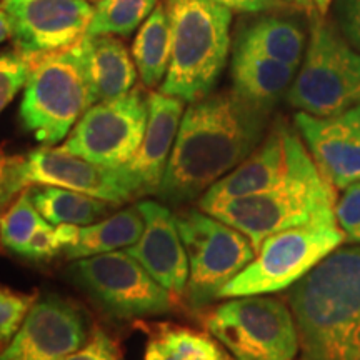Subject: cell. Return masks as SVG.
<instances>
[{
	"label": "cell",
	"instance_id": "obj_16",
	"mask_svg": "<svg viewBox=\"0 0 360 360\" xmlns=\"http://www.w3.org/2000/svg\"><path fill=\"white\" fill-rule=\"evenodd\" d=\"M300 134L319 172L334 188L360 180V105L328 117L305 112L294 115Z\"/></svg>",
	"mask_w": 360,
	"mask_h": 360
},
{
	"label": "cell",
	"instance_id": "obj_37",
	"mask_svg": "<svg viewBox=\"0 0 360 360\" xmlns=\"http://www.w3.org/2000/svg\"><path fill=\"white\" fill-rule=\"evenodd\" d=\"M6 165H7V157L0 150V193H2V184H4V175H6Z\"/></svg>",
	"mask_w": 360,
	"mask_h": 360
},
{
	"label": "cell",
	"instance_id": "obj_19",
	"mask_svg": "<svg viewBox=\"0 0 360 360\" xmlns=\"http://www.w3.org/2000/svg\"><path fill=\"white\" fill-rule=\"evenodd\" d=\"M94 101H112L134 89L137 65L117 35H85L80 40Z\"/></svg>",
	"mask_w": 360,
	"mask_h": 360
},
{
	"label": "cell",
	"instance_id": "obj_15",
	"mask_svg": "<svg viewBox=\"0 0 360 360\" xmlns=\"http://www.w3.org/2000/svg\"><path fill=\"white\" fill-rule=\"evenodd\" d=\"M304 147L297 129H292L283 119H277L259 147L200 197L199 209L209 212L225 202L267 191L285 177Z\"/></svg>",
	"mask_w": 360,
	"mask_h": 360
},
{
	"label": "cell",
	"instance_id": "obj_23",
	"mask_svg": "<svg viewBox=\"0 0 360 360\" xmlns=\"http://www.w3.org/2000/svg\"><path fill=\"white\" fill-rule=\"evenodd\" d=\"M143 360H232L219 340L193 328L157 323L148 328Z\"/></svg>",
	"mask_w": 360,
	"mask_h": 360
},
{
	"label": "cell",
	"instance_id": "obj_29",
	"mask_svg": "<svg viewBox=\"0 0 360 360\" xmlns=\"http://www.w3.org/2000/svg\"><path fill=\"white\" fill-rule=\"evenodd\" d=\"M32 69V58L17 51L0 52V114L13 101L22 87H25Z\"/></svg>",
	"mask_w": 360,
	"mask_h": 360
},
{
	"label": "cell",
	"instance_id": "obj_5",
	"mask_svg": "<svg viewBox=\"0 0 360 360\" xmlns=\"http://www.w3.org/2000/svg\"><path fill=\"white\" fill-rule=\"evenodd\" d=\"M94 103L80 42L32 58L20 120L35 141L47 147L62 142Z\"/></svg>",
	"mask_w": 360,
	"mask_h": 360
},
{
	"label": "cell",
	"instance_id": "obj_26",
	"mask_svg": "<svg viewBox=\"0 0 360 360\" xmlns=\"http://www.w3.org/2000/svg\"><path fill=\"white\" fill-rule=\"evenodd\" d=\"M160 0H97L87 35L129 37L148 19Z\"/></svg>",
	"mask_w": 360,
	"mask_h": 360
},
{
	"label": "cell",
	"instance_id": "obj_18",
	"mask_svg": "<svg viewBox=\"0 0 360 360\" xmlns=\"http://www.w3.org/2000/svg\"><path fill=\"white\" fill-rule=\"evenodd\" d=\"M147 103L148 117L142 143L134 159L124 165L139 197L159 192L186 112L182 98L164 92H150Z\"/></svg>",
	"mask_w": 360,
	"mask_h": 360
},
{
	"label": "cell",
	"instance_id": "obj_2",
	"mask_svg": "<svg viewBox=\"0 0 360 360\" xmlns=\"http://www.w3.org/2000/svg\"><path fill=\"white\" fill-rule=\"evenodd\" d=\"M299 360H360V249L332 252L289 294Z\"/></svg>",
	"mask_w": 360,
	"mask_h": 360
},
{
	"label": "cell",
	"instance_id": "obj_6",
	"mask_svg": "<svg viewBox=\"0 0 360 360\" xmlns=\"http://www.w3.org/2000/svg\"><path fill=\"white\" fill-rule=\"evenodd\" d=\"M287 101L315 117L340 114L360 105V53L339 29L315 17L300 72Z\"/></svg>",
	"mask_w": 360,
	"mask_h": 360
},
{
	"label": "cell",
	"instance_id": "obj_24",
	"mask_svg": "<svg viewBox=\"0 0 360 360\" xmlns=\"http://www.w3.org/2000/svg\"><path fill=\"white\" fill-rule=\"evenodd\" d=\"M236 44L292 67L300 65L307 47L300 25L277 15H264L250 22L238 34Z\"/></svg>",
	"mask_w": 360,
	"mask_h": 360
},
{
	"label": "cell",
	"instance_id": "obj_14",
	"mask_svg": "<svg viewBox=\"0 0 360 360\" xmlns=\"http://www.w3.org/2000/svg\"><path fill=\"white\" fill-rule=\"evenodd\" d=\"M89 339L84 310L72 300L45 295L27 314L0 360H64Z\"/></svg>",
	"mask_w": 360,
	"mask_h": 360
},
{
	"label": "cell",
	"instance_id": "obj_32",
	"mask_svg": "<svg viewBox=\"0 0 360 360\" xmlns=\"http://www.w3.org/2000/svg\"><path fill=\"white\" fill-rule=\"evenodd\" d=\"M58 252H62L60 238L57 236L56 227L49 224L47 220L40 225L30 240L27 242L22 257L32 260H47L56 257Z\"/></svg>",
	"mask_w": 360,
	"mask_h": 360
},
{
	"label": "cell",
	"instance_id": "obj_11",
	"mask_svg": "<svg viewBox=\"0 0 360 360\" xmlns=\"http://www.w3.org/2000/svg\"><path fill=\"white\" fill-rule=\"evenodd\" d=\"M70 272L103 310L119 319L169 314L177 302L125 250L79 259Z\"/></svg>",
	"mask_w": 360,
	"mask_h": 360
},
{
	"label": "cell",
	"instance_id": "obj_7",
	"mask_svg": "<svg viewBox=\"0 0 360 360\" xmlns=\"http://www.w3.org/2000/svg\"><path fill=\"white\" fill-rule=\"evenodd\" d=\"M344 240L335 222H314L272 233L264 238L254 260L224 287L220 299L289 289Z\"/></svg>",
	"mask_w": 360,
	"mask_h": 360
},
{
	"label": "cell",
	"instance_id": "obj_17",
	"mask_svg": "<svg viewBox=\"0 0 360 360\" xmlns=\"http://www.w3.org/2000/svg\"><path fill=\"white\" fill-rule=\"evenodd\" d=\"M137 209L143 217V232L125 252L179 300L187 290L188 259L175 214L154 200L139 202Z\"/></svg>",
	"mask_w": 360,
	"mask_h": 360
},
{
	"label": "cell",
	"instance_id": "obj_36",
	"mask_svg": "<svg viewBox=\"0 0 360 360\" xmlns=\"http://www.w3.org/2000/svg\"><path fill=\"white\" fill-rule=\"evenodd\" d=\"M312 2H314V6L317 7V12L319 13H321V15H326L327 11H328V7H330L332 0H312Z\"/></svg>",
	"mask_w": 360,
	"mask_h": 360
},
{
	"label": "cell",
	"instance_id": "obj_25",
	"mask_svg": "<svg viewBox=\"0 0 360 360\" xmlns=\"http://www.w3.org/2000/svg\"><path fill=\"white\" fill-rule=\"evenodd\" d=\"M35 209L49 224L90 225L110 215L114 204L87 193L56 186L29 187Z\"/></svg>",
	"mask_w": 360,
	"mask_h": 360
},
{
	"label": "cell",
	"instance_id": "obj_9",
	"mask_svg": "<svg viewBox=\"0 0 360 360\" xmlns=\"http://www.w3.org/2000/svg\"><path fill=\"white\" fill-rule=\"evenodd\" d=\"M188 259L187 299L202 309L215 299L233 277L255 257V249L244 233L200 209L175 214Z\"/></svg>",
	"mask_w": 360,
	"mask_h": 360
},
{
	"label": "cell",
	"instance_id": "obj_3",
	"mask_svg": "<svg viewBox=\"0 0 360 360\" xmlns=\"http://www.w3.org/2000/svg\"><path fill=\"white\" fill-rule=\"evenodd\" d=\"M335 192L304 147L285 177L267 191L214 207L209 212L240 231L255 252L264 238L285 229L335 222Z\"/></svg>",
	"mask_w": 360,
	"mask_h": 360
},
{
	"label": "cell",
	"instance_id": "obj_20",
	"mask_svg": "<svg viewBox=\"0 0 360 360\" xmlns=\"http://www.w3.org/2000/svg\"><path fill=\"white\" fill-rule=\"evenodd\" d=\"M295 70L297 67L262 56L244 45H233L232 90L264 109L272 110L283 94L289 92Z\"/></svg>",
	"mask_w": 360,
	"mask_h": 360
},
{
	"label": "cell",
	"instance_id": "obj_31",
	"mask_svg": "<svg viewBox=\"0 0 360 360\" xmlns=\"http://www.w3.org/2000/svg\"><path fill=\"white\" fill-rule=\"evenodd\" d=\"M64 360H119V347L102 328H94L87 342Z\"/></svg>",
	"mask_w": 360,
	"mask_h": 360
},
{
	"label": "cell",
	"instance_id": "obj_22",
	"mask_svg": "<svg viewBox=\"0 0 360 360\" xmlns=\"http://www.w3.org/2000/svg\"><path fill=\"white\" fill-rule=\"evenodd\" d=\"M143 232V217L137 205L109 215L96 224L80 227L77 242L64 254L67 259L79 260L92 255L127 249L139 240Z\"/></svg>",
	"mask_w": 360,
	"mask_h": 360
},
{
	"label": "cell",
	"instance_id": "obj_35",
	"mask_svg": "<svg viewBox=\"0 0 360 360\" xmlns=\"http://www.w3.org/2000/svg\"><path fill=\"white\" fill-rule=\"evenodd\" d=\"M13 35V27L12 20L8 17V13L4 11L2 6H0V44L7 42V40H12Z\"/></svg>",
	"mask_w": 360,
	"mask_h": 360
},
{
	"label": "cell",
	"instance_id": "obj_33",
	"mask_svg": "<svg viewBox=\"0 0 360 360\" xmlns=\"http://www.w3.org/2000/svg\"><path fill=\"white\" fill-rule=\"evenodd\" d=\"M335 19L342 35L360 53V0H337Z\"/></svg>",
	"mask_w": 360,
	"mask_h": 360
},
{
	"label": "cell",
	"instance_id": "obj_1",
	"mask_svg": "<svg viewBox=\"0 0 360 360\" xmlns=\"http://www.w3.org/2000/svg\"><path fill=\"white\" fill-rule=\"evenodd\" d=\"M270 112L233 90L191 102L157 195L174 205L200 199L259 147Z\"/></svg>",
	"mask_w": 360,
	"mask_h": 360
},
{
	"label": "cell",
	"instance_id": "obj_27",
	"mask_svg": "<svg viewBox=\"0 0 360 360\" xmlns=\"http://www.w3.org/2000/svg\"><path fill=\"white\" fill-rule=\"evenodd\" d=\"M44 222L45 219L35 209L29 188H25L0 219V240L8 250L22 255L27 242Z\"/></svg>",
	"mask_w": 360,
	"mask_h": 360
},
{
	"label": "cell",
	"instance_id": "obj_10",
	"mask_svg": "<svg viewBox=\"0 0 360 360\" xmlns=\"http://www.w3.org/2000/svg\"><path fill=\"white\" fill-rule=\"evenodd\" d=\"M32 186H56L97 197L114 205L139 197L125 167H105L64 148L42 147L24 157H7L0 205Z\"/></svg>",
	"mask_w": 360,
	"mask_h": 360
},
{
	"label": "cell",
	"instance_id": "obj_13",
	"mask_svg": "<svg viewBox=\"0 0 360 360\" xmlns=\"http://www.w3.org/2000/svg\"><path fill=\"white\" fill-rule=\"evenodd\" d=\"M12 20V42L29 58L74 47L87 35L94 7L87 0H2Z\"/></svg>",
	"mask_w": 360,
	"mask_h": 360
},
{
	"label": "cell",
	"instance_id": "obj_12",
	"mask_svg": "<svg viewBox=\"0 0 360 360\" xmlns=\"http://www.w3.org/2000/svg\"><path fill=\"white\" fill-rule=\"evenodd\" d=\"M141 87L94 103L67 135L62 148L105 167H124L141 147L148 103Z\"/></svg>",
	"mask_w": 360,
	"mask_h": 360
},
{
	"label": "cell",
	"instance_id": "obj_21",
	"mask_svg": "<svg viewBox=\"0 0 360 360\" xmlns=\"http://www.w3.org/2000/svg\"><path fill=\"white\" fill-rule=\"evenodd\" d=\"M172 56V27L164 2L154 8L134 39L132 57L142 84L154 89L164 82Z\"/></svg>",
	"mask_w": 360,
	"mask_h": 360
},
{
	"label": "cell",
	"instance_id": "obj_30",
	"mask_svg": "<svg viewBox=\"0 0 360 360\" xmlns=\"http://www.w3.org/2000/svg\"><path fill=\"white\" fill-rule=\"evenodd\" d=\"M335 220L350 244H360V180L344 188L335 202Z\"/></svg>",
	"mask_w": 360,
	"mask_h": 360
},
{
	"label": "cell",
	"instance_id": "obj_4",
	"mask_svg": "<svg viewBox=\"0 0 360 360\" xmlns=\"http://www.w3.org/2000/svg\"><path fill=\"white\" fill-rule=\"evenodd\" d=\"M172 56L160 92L195 102L217 84L231 51L232 11L214 0H164Z\"/></svg>",
	"mask_w": 360,
	"mask_h": 360
},
{
	"label": "cell",
	"instance_id": "obj_38",
	"mask_svg": "<svg viewBox=\"0 0 360 360\" xmlns=\"http://www.w3.org/2000/svg\"><path fill=\"white\" fill-rule=\"evenodd\" d=\"M287 2L297 4V6L305 7V8H310V6H312V0H287Z\"/></svg>",
	"mask_w": 360,
	"mask_h": 360
},
{
	"label": "cell",
	"instance_id": "obj_28",
	"mask_svg": "<svg viewBox=\"0 0 360 360\" xmlns=\"http://www.w3.org/2000/svg\"><path fill=\"white\" fill-rule=\"evenodd\" d=\"M35 302L37 297L34 292H19L0 285V350L11 344Z\"/></svg>",
	"mask_w": 360,
	"mask_h": 360
},
{
	"label": "cell",
	"instance_id": "obj_34",
	"mask_svg": "<svg viewBox=\"0 0 360 360\" xmlns=\"http://www.w3.org/2000/svg\"><path fill=\"white\" fill-rule=\"evenodd\" d=\"M214 2L231 8L232 12L236 11L247 13L277 11V8L283 7V0H214Z\"/></svg>",
	"mask_w": 360,
	"mask_h": 360
},
{
	"label": "cell",
	"instance_id": "obj_8",
	"mask_svg": "<svg viewBox=\"0 0 360 360\" xmlns=\"http://www.w3.org/2000/svg\"><path fill=\"white\" fill-rule=\"evenodd\" d=\"M205 327L232 360H295L299 332L292 310L281 300L257 295L232 297L214 309Z\"/></svg>",
	"mask_w": 360,
	"mask_h": 360
}]
</instances>
